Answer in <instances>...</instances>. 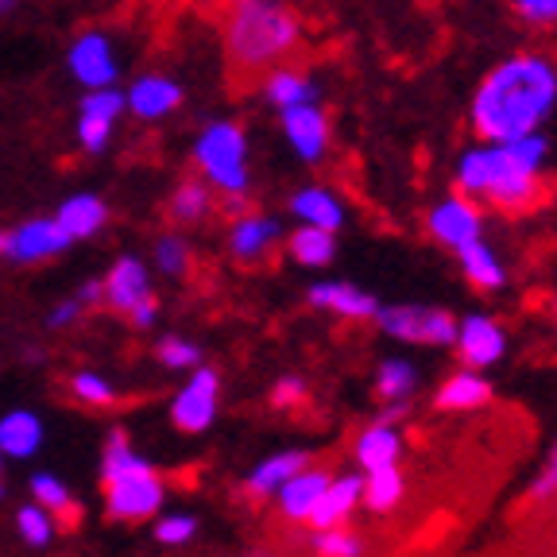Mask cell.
<instances>
[{
	"label": "cell",
	"mask_w": 557,
	"mask_h": 557,
	"mask_svg": "<svg viewBox=\"0 0 557 557\" xmlns=\"http://www.w3.org/2000/svg\"><path fill=\"white\" fill-rule=\"evenodd\" d=\"M403 430L395 426L392 418H372L364 430L357 434L352 442V461H357L360 472H380V469H392V465L403 461Z\"/></svg>",
	"instance_id": "22"
},
{
	"label": "cell",
	"mask_w": 557,
	"mask_h": 557,
	"mask_svg": "<svg viewBox=\"0 0 557 557\" xmlns=\"http://www.w3.org/2000/svg\"><path fill=\"white\" fill-rule=\"evenodd\" d=\"M221 392H225V383H221V372L209 364H198L194 372H186V383L174 392L171 407V426L186 437H198L206 430H213L221 414Z\"/></svg>",
	"instance_id": "8"
},
{
	"label": "cell",
	"mask_w": 557,
	"mask_h": 557,
	"mask_svg": "<svg viewBox=\"0 0 557 557\" xmlns=\"http://www.w3.org/2000/svg\"><path fill=\"white\" fill-rule=\"evenodd\" d=\"M66 70L70 78L78 82L82 89H104L116 86L124 74L121 51H116V39L101 27H86V32L74 35V44L66 47Z\"/></svg>",
	"instance_id": "9"
},
{
	"label": "cell",
	"mask_w": 557,
	"mask_h": 557,
	"mask_svg": "<svg viewBox=\"0 0 557 557\" xmlns=\"http://www.w3.org/2000/svg\"><path fill=\"white\" fill-rule=\"evenodd\" d=\"M4 496H9V484H4V476H0V504H4Z\"/></svg>",
	"instance_id": "44"
},
{
	"label": "cell",
	"mask_w": 557,
	"mask_h": 557,
	"mask_svg": "<svg viewBox=\"0 0 557 557\" xmlns=\"http://www.w3.org/2000/svg\"><path fill=\"white\" fill-rule=\"evenodd\" d=\"M260 97L268 101L271 113H283V109H295V104L322 101V82H318L313 70L283 62V66L268 70L260 78Z\"/></svg>",
	"instance_id": "19"
},
{
	"label": "cell",
	"mask_w": 557,
	"mask_h": 557,
	"mask_svg": "<svg viewBox=\"0 0 557 557\" xmlns=\"http://www.w3.org/2000/svg\"><path fill=\"white\" fill-rule=\"evenodd\" d=\"M306 302L310 310L330 313L341 322H375V313H380V298L348 278H318L306 287Z\"/></svg>",
	"instance_id": "17"
},
{
	"label": "cell",
	"mask_w": 557,
	"mask_h": 557,
	"mask_svg": "<svg viewBox=\"0 0 557 557\" xmlns=\"http://www.w3.org/2000/svg\"><path fill=\"white\" fill-rule=\"evenodd\" d=\"M554 163V144L546 132L504 139V144H469L453 159V190L476 198L496 213H531L546 198V174Z\"/></svg>",
	"instance_id": "2"
},
{
	"label": "cell",
	"mask_w": 557,
	"mask_h": 557,
	"mask_svg": "<svg viewBox=\"0 0 557 557\" xmlns=\"http://www.w3.org/2000/svg\"><path fill=\"white\" fill-rule=\"evenodd\" d=\"M186 101V89L178 78L163 74V70H148V74H136V78L124 86V104H128V116L139 124H163L171 121Z\"/></svg>",
	"instance_id": "14"
},
{
	"label": "cell",
	"mask_w": 557,
	"mask_h": 557,
	"mask_svg": "<svg viewBox=\"0 0 557 557\" xmlns=\"http://www.w3.org/2000/svg\"><path fill=\"white\" fill-rule=\"evenodd\" d=\"M128 113L124 104L121 86H104V89H86L78 104V124H74V139H78L82 156H104L113 148L116 124Z\"/></svg>",
	"instance_id": "10"
},
{
	"label": "cell",
	"mask_w": 557,
	"mask_h": 557,
	"mask_svg": "<svg viewBox=\"0 0 557 557\" xmlns=\"http://www.w3.org/2000/svg\"><path fill=\"white\" fill-rule=\"evenodd\" d=\"M104 306L121 318H128L136 330H151L159 322V295L156 278H151V263L144 256H116L113 268L101 275Z\"/></svg>",
	"instance_id": "6"
},
{
	"label": "cell",
	"mask_w": 557,
	"mask_h": 557,
	"mask_svg": "<svg viewBox=\"0 0 557 557\" xmlns=\"http://www.w3.org/2000/svg\"><path fill=\"white\" fill-rule=\"evenodd\" d=\"M44 442H47V426L35 410L12 407L0 414V449H4L9 461H32V457L44 453Z\"/></svg>",
	"instance_id": "24"
},
{
	"label": "cell",
	"mask_w": 557,
	"mask_h": 557,
	"mask_svg": "<svg viewBox=\"0 0 557 557\" xmlns=\"http://www.w3.org/2000/svg\"><path fill=\"white\" fill-rule=\"evenodd\" d=\"M278 116V132L287 139V148L295 151L302 163L318 166L325 163V156L333 151V121L325 113L322 101L295 104V109H283Z\"/></svg>",
	"instance_id": "12"
},
{
	"label": "cell",
	"mask_w": 557,
	"mask_h": 557,
	"mask_svg": "<svg viewBox=\"0 0 557 557\" xmlns=\"http://www.w3.org/2000/svg\"><path fill=\"white\" fill-rule=\"evenodd\" d=\"M364 507V472H333L325 484L322 499L310 515V531H325V527H345L352 515Z\"/></svg>",
	"instance_id": "21"
},
{
	"label": "cell",
	"mask_w": 557,
	"mask_h": 557,
	"mask_svg": "<svg viewBox=\"0 0 557 557\" xmlns=\"http://www.w3.org/2000/svg\"><path fill=\"white\" fill-rule=\"evenodd\" d=\"M89 310V302L86 298L74 290V295H66V298H59V302L47 310V330H70V325L78 322L82 313Z\"/></svg>",
	"instance_id": "42"
},
{
	"label": "cell",
	"mask_w": 557,
	"mask_h": 557,
	"mask_svg": "<svg viewBox=\"0 0 557 557\" xmlns=\"http://www.w3.org/2000/svg\"><path fill=\"white\" fill-rule=\"evenodd\" d=\"M407 499V476H403L399 465L380 472H364V511L372 515H392Z\"/></svg>",
	"instance_id": "31"
},
{
	"label": "cell",
	"mask_w": 557,
	"mask_h": 557,
	"mask_svg": "<svg viewBox=\"0 0 557 557\" xmlns=\"http://www.w3.org/2000/svg\"><path fill=\"white\" fill-rule=\"evenodd\" d=\"M549 499H557V437L549 442L539 472H534V480L527 484V504L542 507V504H549Z\"/></svg>",
	"instance_id": "40"
},
{
	"label": "cell",
	"mask_w": 557,
	"mask_h": 557,
	"mask_svg": "<svg viewBox=\"0 0 557 557\" xmlns=\"http://www.w3.org/2000/svg\"><path fill=\"white\" fill-rule=\"evenodd\" d=\"M375 330L387 341H399V345L453 348V341H457V313H449L445 306H426V302H395V306L380 302Z\"/></svg>",
	"instance_id": "7"
},
{
	"label": "cell",
	"mask_w": 557,
	"mask_h": 557,
	"mask_svg": "<svg viewBox=\"0 0 557 557\" xmlns=\"http://www.w3.org/2000/svg\"><path fill=\"white\" fill-rule=\"evenodd\" d=\"M4 244H9V233H0V260H4Z\"/></svg>",
	"instance_id": "45"
},
{
	"label": "cell",
	"mask_w": 557,
	"mask_h": 557,
	"mask_svg": "<svg viewBox=\"0 0 557 557\" xmlns=\"http://www.w3.org/2000/svg\"><path fill=\"white\" fill-rule=\"evenodd\" d=\"M522 27L539 35H557V0H504Z\"/></svg>",
	"instance_id": "39"
},
{
	"label": "cell",
	"mask_w": 557,
	"mask_h": 557,
	"mask_svg": "<svg viewBox=\"0 0 557 557\" xmlns=\"http://www.w3.org/2000/svg\"><path fill=\"white\" fill-rule=\"evenodd\" d=\"M151 539L166 549H178V546H190L198 539V515L190 511H159L151 519Z\"/></svg>",
	"instance_id": "36"
},
{
	"label": "cell",
	"mask_w": 557,
	"mask_h": 557,
	"mask_svg": "<svg viewBox=\"0 0 557 557\" xmlns=\"http://www.w3.org/2000/svg\"><path fill=\"white\" fill-rule=\"evenodd\" d=\"M330 476L333 472L322 469V465H306L302 472H295V476L275 492L278 515L290 522H310V515H313V507H318V499H322Z\"/></svg>",
	"instance_id": "25"
},
{
	"label": "cell",
	"mask_w": 557,
	"mask_h": 557,
	"mask_svg": "<svg viewBox=\"0 0 557 557\" xmlns=\"http://www.w3.org/2000/svg\"><path fill=\"white\" fill-rule=\"evenodd\" d=\"M218 209H221L218 190H213L201 174H190V178H183V183H174V190L166 194V218H171V225H178V228L206 225Z\"/></svg>",
	"instance_id": "23"
},
{
	"label": "cell",
	"mask_w": 557,
	"mask_h": 557,
	"mask_svg": "<svg viewBox=\"0 0 557 557\" xmlns=\"http://www.w3.org/2000/svg\"><path fill=\"white\" fill-rule=\"evenodd\" d=\"M12 522H16V534L27 549H47L59 539V515H51L44 504H35V499H27Z\"/></svg>",
	"instance_id": "33"
},
{
	"label": "cell",
	"mask_w": 557,
	"mask_h": 557,
	"mask_svg": "<svg viewBox=\"0 0 557 557\" xmlns=\"http://www.w3.org/2000/svg\"><path fill=\"white\" fill-rule=\"evenodd\" d=\"M457 256V263H461V275L469 278L472 287L484 290V295H496V290L507 287V263L504 256L492 248V244L480 236V240L465 244L461 252H453Z\"/></svg>",
	"instance_id": "28"
},
{
	"label": "cell",
	"mask_w": 557,
	"mask_h": 557,
	"mask_svg": "<svg viewBox=\"0 0 557 557\" xmlns=\"http://www.w3.org/2000/svg\"><path fill=\"white\" fill-rule=\"evenodd\" d=\"M70 395H74V403H82L89 410L116 407V399H121L116 383L104 372H94V368H78V372L70 375Z\"/></svg>",
	"instance_id": "34"
},
{
	"label": "cell",
	"mask_w": 557,
	"mask_h": 557,
	"mask_svg": "<svg viewBox=\"0 0 557 557\" xmlns=\"http://www.w3.org/2000/svg\"><path fill=\"white\" fill-rule=\"evenodd\" d=\"M70 233L59 225V218H27L16 228H9V244H4V260L20 263V268H35V263L59 260L70 248Z\"/></svg>",
	"instance_id": "16"
},
{
	"label": "cell",
	"mask_w": 557,
	"mask_h": 557,
	"mask_svg": "<svg viewBox=\"0 0 557 557\" xmlns=\"http://www.w3.org/2000/svg\"><path fill=\"white\" fill-rule=\"evenodd\" d=\"M4 461H9V457H4V449H0V472H4Z\"/></svg>",
	"instance_id": "46"
},
{
	"label": "cell",
	"mask_w": 557,
	"mask_h": 557,
	"mask_svg": "<svg viewBox=\"0 0 557 557\" xmlns=\"http://www.w3.org/2000/svg\"><path fill=\"white\" fill-rule=\"evenodd\" d=\"M418 387H422V372H418L414 360L383 357L380 364H375V399H380L383 407H392V403H410Z\"/></svg>",
	"instance_id": "30"
},
{
	"label": "cell",
	"mask_w": 557,
	"mask_h": 557,
	"mask_svg": "<svg viewBox=\"0 0 557 557\" xmlns=\"http://www.w3.org/2000/svg\"><path fill=\"white\" fill-rule=\"evenodd\" d=\"M268 403L275 410H302L306 403H310V380H302V375H283V380L271 383Z\"/></svg>",
	"instance_id": "41"
},
{
	"label": "cell",
	"mask_w": 557,
	"mask_h": 557,
	"mask_svg": "<svg viewBox=\"0 0 557 557\" xmlns=\"http://www.w3.org/2000/svg\"><path fill=\"white\" fill-rule=\"evenodd\" d=\"M156 360H159V368H166V372L186 375L201 364V345L190 337H183V333H166V337L156 341Z\"/></svg>",
	"instance_id": "37"
},
{
	"label": "cell",
	"mask_w": 557,
	"mask_h": 557,
	"mask_svg": "<svg viewBox=\"0 0 557 557\" xmlns=\"http://www.w3.org/2000/svg\"><path fill=\"white\" fill-rule=\"evenodd\" d=\"M151 263H156L159 275L166 278H186L194 268V244L186 233L171 228V233L156 236V248H151Z\"/></svg>",
	"instance_id": "32"
},
{
	"label": "cell",
	"mask_w": 557,
	"mask_h": 557,
	"mask_svg": "<svg viewBox=\"0 0 557 557\" xmlns=\"http://www.w3.org/2000/svg\"><path fill=\"white\" fill-rule=\"evenodd\" d=\"M287 248V260L295 268L306 271H325L333 260H337V233L330 228H313V225H295L283 240Z\"/></svg>",
	"instance_id": "29"
},
{
	"label": "cell",
	"mask_w": 557,
	"mask_h": 557,
	"mask_svg": "<svg viewBox=\"0 0 557 557\" xmlns=\"http://www.w3.org/2000/svg\"><path fill=\"white\" fill-rule=\"evenodd\" d=\"M313 554L318 557H364V539L352 527H325L313 531Z\"/></svg>",
	"instance_id": "38"
},
{
	"label": "cell",
	"mask_w": 557,
	"mask_h": 557,
	"mask_svg": "<svg viewBox=\"0 0 557 557\" xmlns=\"http://www.w3.org/2000/svg\"><path fill=\"white\" fill-rule=\"evenodd\" d=\"M54 218H59V225L66 228L74 244L94 240V236L109 225V201L94 190H78V194H70V198H62V206L54 209Z\"/></svg>",
	"instance_id": "27"
},
{
	"label": "cell",
	"mask_w": 557,
	"mask_h": 557,
	"mask_svg": "<svg viewBox=\"0 0 557 557\" xmlns=\"http://www.w3.org/2000/svg\"><path fill=\"white\" fill-rule=\"evenodd\" d=\"M557 116V54L527 47L499 59L469 97V128L484 144L546 132Z\"/></svg>",
	"instance_id": "1"
},
{
	"label": "cell",
	"mask_w": 557,
	"mask_h": 557,
	"mask_svg": "<svg viewBox=\"0 0 557 557\" xmlns=\"http://www.w3.org/2000/svg\"><path fill=\"white\" fill-rule=\"evenodd\" d=\"M426 233L430 240L449 248V252H461L465 244L484 236V206L469 194L449 190L426 209Z\"/></svg>",
	"instance_id": "11"
},
{
	"label": "cell",
	"mask_w": 557,
	"mask_h": 557,
	"mask_svg": "<svg viewBox=\"0 0 557 557\" xmlns=\"http://www.w3.org/2000/svg\"><path fill=\"white\" fill-rule=\"evenodd\" d=\"M194 171L206 178L221 198V209L228 218L248 209V190H252V148H248V132L233 116H218L198 128L190 144Z\"/></svg>",
	"instance_id": "5"
},
{
	"label": "cell",
	"mask_w": 557,
	"mask_h": 557,
	"mask_svg": "<svg viewBox=\"0 0 557 557\" xmlns=\"http://www.w3.org/2000/svg\"><path fill=\"white\" fill-rule=\"evenodd\" d=\"M306 465H313V457L306 449H278L271 457L252 465V472L244 476V492L252 499H275V492L287 484L295 472H302Z\"/></svg>",
	"instance_id": "26"
},
{
	"label": "cell",
	"mask_w": 557,
	"mask_h": 557,
	"mask_svg": "<svg viewBox=\"0 0 557 557\" xmlns=\"http://www.w3.org/2000/svg\"><path fill=\"white\" fill-rule=\"evenodd\" d=\"M453 352L465 368H476V372H487V368L504 364L507 357V330L484 310H472L465 318H457V341H453Z\"/></svg>",
	"instance_id": "15"
},
{
	"label": "cell",
	"mask_w": 557,
	"mask_h": 557,
	"mask_svg": "<svg viewBox=\"0 0 557 557\" xmlns=\"http://www.w3.org/2000/svg\"><path fill=\"white\" fill-rule=\"evenodd\" d=\"M27 492H32L35 504H44L51 515H59L62 519H74V511H78V499H74V492H70V484L62 476H54V472H35L32 484H27Z\"/></svg>",
	"instance_id": "35"
},
{
	"label": "cell",
	"mask_w": 557,
	"mask_h": 557,
	"mask_svg": "<svg viewBox=\"0 0 557 557\" xmlns=\"http://www.w3.org/2000/svg\"><path fill=\"white\" fill-rule=\"evenodd\" d=\"M492 399H496V383L465 364L453 368L434 392V407L442 414H476V410L492 407Z\"/></svg>",
	"instance_id": "18"
},
{
	"label": "cell",
	"mask_w": 557,
	"mask_h": 557,
	"mask_svg": "<svg viewBox=\"0 0 557 557\" xmlns=\"http://www.w3.org/2000/svg\"><path fill=\"white\" fill-rule=\"evenodd\" d=\"M287 213L295 218V225H313V228H330L341 233L348 221V206L333 186L325 183H306L298 186L287 198Z\"/></svg>",
	"instance_id": "20"
},
{
	"label": "cell",
	"mask_w": 557,
	"mask_h": 557,
	"mask_svg": "<svg viewBox=\"0 0 557 557\" xmlns=\"http://www.w3.org/2000/svg\"><path fill=\"white\" fill-rule=\"evenodd\" d=\"M16 4H20V0H0V16H9V12L16 9Z\"/></svg>",
	"instance_id": "43"
},
{
	"label": "cell",
	"mask_w": 557,
	"mask_h": 557,
	"mask_svg": "<svg viewBox=\"0 0 557 557\" xmlns=\"http://www.w3.org/2000/svg\"><path fill=\"white\" fill-rule=\"evenodd\" d=\"M104 515L113 522H151L166 504V480L156 465L128 442L124 430H109L101 449Z\"/></svg>",
	"instance_id": "4"
},
{
	"label": "cell",
	"mask_w": 557,
	"mask_h": 557,
	"mask_svg": "<svg viewBox=\"0 0 557 557\" xmlns=\"http://www.w3.org/2000/svg\"><path fill=\"white\" fill-rule=\"evenodd\" d=\"M306 44V20L295 0H225L221 47L244 78H263L290 62Z\"/></svg>",
	"instance_id": "3"
},
{
	"label": "cell",
	"mask_w": 557,
	"mask_h": 557,
	"mask_svg": "<svg viewBox=\"0 0 557 557\" xmlns=\"http://www.w3.org/2000/svg\"><path fill=\"white\" fill-rule=\"evenodd\" d=\"M287 240V228L283 221L271 218V213H260V209H240L228 218L225 228V248L236 263H268L271 252H275L278 244Z\"/></svg>",
	"instance_id": "13"
}]
</instances>
